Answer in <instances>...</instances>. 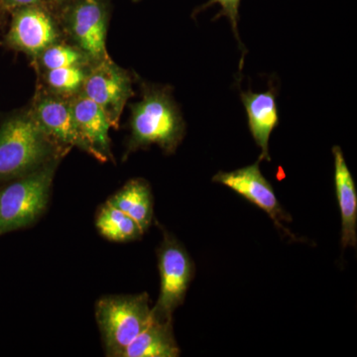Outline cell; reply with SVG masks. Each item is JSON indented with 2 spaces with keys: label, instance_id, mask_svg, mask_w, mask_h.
<instances>
[{
  "label": "cell",
  "instance_id": "1",
  "mask_svg": "<svg viewBox=\"0 0 357 357\" xmlns=\"http://www.w3.org/2000/svg\"><path fill=\"white\" fill-rule=\"evenodd\" d=\"M68 152L40 128L29 107L16 110L0 123V185L62 159Z\"/></svg>",
  "mask_w": 357,
  "mask_h": 357
},
{
  "label": "cell",
  "instance_id": "2",
  "mask_svg": "<svg viewBox=\"0 0 357 357\" xmlns=\"http://www.w3.org/2000/svg\"><path fill=\"white\" fill-rule=\"evenodd\" d=\"M141 91L139 102L130 105V137L126 156L151 145L166 154L175 153L184 139L185 123L172 89L143 82Z\"/></svg>",
  "mask_w": 357,
  "mask_h": 357
},
{
  "label": "cell",
  "instance_id": "3",
  "mask_svg": "<svg viewBox=\"0 0 357 357\" xmlns=\"http://www.w3.org/2000/svg\"><path fill=\"white\" fill-rule=\"evenodd\" d=\"M61 160L0 185V236L30 227L41 217Z\"/></svg>",
  "mask_w": 357,
  "mask_h": 357
},
{
  "label": "cell",
  "instance_id": "4",
  "mask_svg": "<svg viewBox=\"0 0 357 357\" xmlns=\"http://www.w3.org/2000/svg\"><path fill=\"white\" fill-rule=\"evenodd\" d=\"M147 293L105 296L96 305V319L102 333L105 356L122 357L126 347L152 319Z\"/></svg>",
  "mask_w": 357,
  "mask_h": 357
},
{
  "label": "cell",
  "instance_id": "5",
  "mask_svg": "<svg viewBox=\"0 0 357 357\" xmlns=\"http://www.w3.org/2000/svg\"><path fill=\"white\" fill-rule=\"evenodd\" d=\"M109 9L102 0H73L59 20L70 43L86 54L93 64L109 58L107 49Z\"/></svg>",
  "mask_w": 357,
  "mask_h": 357
},
{
  "label": "cell",
  "instance_id": "6",
  "mask_svg": "<svg viewBox=\"0 0 357 357\" xmlns=\"http://www.w3.org/2000/svg\"><path fill=\"white\" fill-rule=\"evenodd\" d=\"M157 255L160 294L151 314L158 321H172L174 312L184 303L185 294L194 278L195 265L184 246L167 232L164 234Z\"/></svg>",
  "mask_w": 357,
  "mask_h": 357
},
{
  "label": "cell",
  "instance_id": "7",
  "mask_svg": "<svg viewBox=\"0 0 357 357\" xmlns=\"http://www.w3.org/2000/svg\"><path fill=\"white\" fill-rule=\"evenodd\" d=\"M10 14V27L4 37V45L24 54L32 63L47 47L64 40L59 20L44 2L20 7Z\"/></svg>",
  "mask_w": 357,
  "mask_h": 357
},
{
  "label": "cell",
  "instance_id": "8",
  "mask_svg": "<svg viewBox=\"0 0 357 357\" xmlns=\"http://www.w3.org/2000/svg\"><path fill=\"white\" fill-rule=\"evenodd\" d=\"M82 93L100 105L112 128H117L124 107L134 95L132 77L112 58L105 59L91 65Z\"/></svg>",
  "mask_w": 357,
  "mask_h": 357
},
{
  "label": "cell",
  "instance_id": "9",
  "mask_svg": "<svg viewBox=\"0 0 357 357\" xmlns=\"http://www.w3.org/2000/svg\"><path fill=\"white\" fill-rule=\"evenodd\" d=\"M29 109L40 128L59 146L69 151L77 147L91 155V150L77 131L70 100L49 93L41 86L37 89Z\"/></svg>",
  "mask_w": 357,
  "mask_h": 357
},
{
  "label": "cell",
  "instance_id": "10",
  "mask_svg": "<svg viewBox=\"0 0 357 357\" xmlns=\"http://www.w3.org/2000/svg\"><path fill=\"white\" fill-rule=\"evenodd\" d=\"M259 163L260 161H257L252 165L231 172H218L213 176V182L227 185L250 203L255 204L273 220L277 227L287 231L282 225V222L291 220L290 215L282 208L273 188L260 171Z\"/></svg>",
  "mask_w": 357,
  "mask_h": 357
},
{
  "label": "cell",
  "instance_id": "11",
  "mask_svg": "<svg viewBox=\"0 0 357 357\" xmlns=\"http://www.w3.org/2000/svg\"><path fill=\"white\" fill-rule=\"evenodd\" d=\"M70 100L77 131L91 150V156L102 163L112 161L109 139L112 124L107 114L83 93Z\"/></svg>",
  "mask_w": 357,
  "mask_h": 357
},
{
  "label": "cell",
  "instance_id": "12",
  "mask_svg": "<svg viewBox=\"0 0 357 357\" xmlns=\"http://www.w3.org/2000/svg\"><path fill=\"white\" fill-rule=\"evenodd\" d=\"M241 96L248 114L249 130L256 144L261 149L258 161H270V135L279 123L275 89H270L264 93L243 91Z\"/></svg>",
  "mask_w": 357,
  "mask_h": 357
},
{
  "label": "cell",
  "instance_id": "13",
  "mask_svg": "<svg viewBox=\"0 0 357 357\" xmlns=\"http://www.w3.org/2000/svg\"><path fill=\"white\" fill-rule=\"evenodd\" d=\"M335 158V185L340 215L342 244L356 248L357 243V192L356 183L340 146L333 148Z\"/></svg>",
  "mask_w": 357,
  "mask_h": 357
},
{
  "label": "cell",
  "instance_id": "14",
  "mask_svg": "<svg viewBox=\"0 0 357 357\" xmlns=\"http://www.w3.org/2000/svg\"><path fill=\"white\" fill-rule=\"evenodd\" d=\"M180 352L172 321H158L152 317L149 325L134 338L122 357H177Z\"/></svg>",
  "mask_w": 357,
  "mask_h": 357
},
{
  "label": "cell",
  "instance_id": "15",
  "mask_svg": "<svg viewBox=\"0 0 357 357\" xmlns=\"http://www.w3.org/2000/svg\"><path fill=\"white\" fill-rule=\"evenodd\" d=\"M109 202L135 220L144 234L149 229L153 220V198L146 181H128Z\"/></svg>",
  "mask_w": 357,
  "mask_h": 357
},
{
  "label": "cell",
  "instance_id": "16",
  "mask_svg": "<svg viewBox=\"0 0 357 357\" xmlns=\"http://www.w3.org/2000/svg\"><path fill=\"white\" fill-rule=\"evenodd\" d=\"M96 227L100 236L114 243L136 241L144 234L135 220L109 201L98 211Z\"/></svg>",
  "mask_w": 357,
  "mask_h": 357
},
{
  "label": "cell",
  "instance_id": "17",
  "mask_svg": "<svg viewBox=\"0 0 357 357\" xmlns=\"http://www.w3.org/2000/svg\"><path fill=\"white\" fill-rule=\"evenodd\" d=\"M91 67L79 66L40 72L42 76L41 86L49 93L70 100L83 91Z\"/></svg>",
  "mask_w": 357,
  "mask_h": 357
},
{
  "label": "cell",
  "instance_id": "18",
  "mask_svg": "<svg viewBox=\"0 0 357 357\" xmlns=\"http://www.w3.org/2000/svg\"><path fill=\"white\" fill-rule=\"evenodd\" d=\"M39 72L60 68L91 66V59L72 43L64 40L47 47L33 62Z\"/></svg>",
  "mask_w": 357,
  "mask_h": 357
},
{
  "label": "cell",
  "instance_id": "19",
  "mask_svg": "<svg viewBox=\"0 0 357 357\" xmlns=\"http://www.w3.org/2000/svg\"><path fill=\"white\" fill-rule=\"evenodd\" d=\"M215 3L220 4V6H222V11H220V13H218V17H220V16L223 15L229 18L230 23H231L232 29H234L237 42L241 45L238 35V27H237V26H238V9L241 0H210L208 3L201 6L199 10H204V9L208 8V6Z\"/></svg>",
  "mask_w": 357,
  "mask_h": 357
},
{
  "label": "cell",
  "instance_id": "20",
  "mask_svg": "<svg viewBox=\"0 0 357 357\" xmlns=\"http://www.w3.org/2000/svg\"><path fill=\"white\" fill-rule=\"evenodd\" d=\"M43 2L44 0H1V6L6 13H10L20 7L43 3Z\"/></svg>",
  "mask_w": 357,
  "mask_h": 357
},
{
  "label": "cell",
  "instance_id": "21",
  "mask_svg": "<svg viewBox=\"0 0 357 357\" xmlns=\"http://www.w3.org/2000/svg\"><path fill=\"white\" fill-rule=\"evenodd\" d=\"M6 11H4V9L2 8V6H1V0H0V15H4V14H6Z\"/></svg>",
  "mask_w": 357,
  "mask_h": 357
},
{
  "label": "cell",
  "instance_id": "22",
  "mask_svg": "<svg viewBox=\"0 0 357 357\" xmlns=\"http://www.w3.org/2000/svg\"><path fill=\"white\" fill-rule=\"evenodd\" d=\"M51 1H54V2H70V1H73V0H51Z\"/></svg>",
  "mask_w": 357,
  "mask_h": 357
},
{
  "label": "cell",
  "instance_id": "23",
  "mask_svg": "<svg viewBox=\"0 0 357 357\" xmlns=\"http://www.w3.org/2000/svg\"><path fill=\"white\" fill-rule=\"evenodd\" d=\"M4 15H0V26H1L2 20H3Z\"/></svg>",
  "mask_w": 357,
  "mask_h": 357
},
{
  "label": "cell",
  "instance_id": "24",
  "mask_svg": "<svg viewBox=\"0 0 357 357\" xmlns=\"http://www.w3.org/2000/svg\"><path fill=\"white\" fill-rule=\"evenodd\" d=\"M133 1H135V2H136V1H139V0H133Z\"/></svg>",
  "mask_w": 357,
  "mask_h": 357
}]
</instances>
